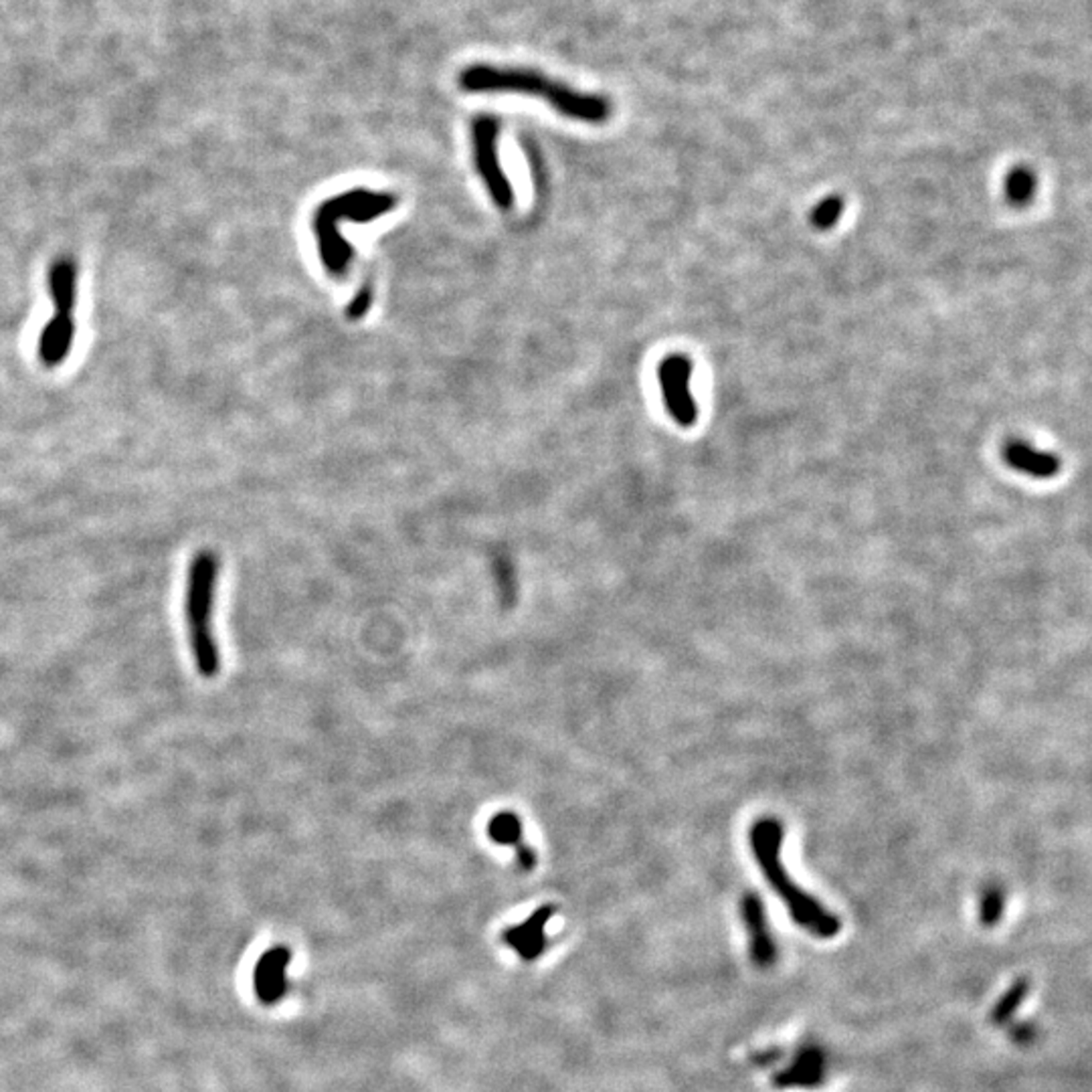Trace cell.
Instances as JSON below:
<instances>
[{"label": "cell", "mask_w": 1092, "mask_h": 1092, "mask_svg": "<svg viewBox=\"0 0 1092 1092\" xmlns=\"http://www.w3.org/2000/svg\"><path fill=\"white\" fill-rule=\"evenodd\" d=\"M467 93H520L545 100L564 118L585 123H603L611 118V102L597 93H580L548 75L522 67H497L476 63L458 77Z\"/></svg>", "instance_id": "1"}, {"label": "cell", "mask_w": 1092, "mask_h": 1092, "mask_svg": "<svg viewBox=\"0 0 1092 1092\" xmlns=\"http://www.w3.org/2000/svg\"><path fill=\"white\" fill-rule=\"evenodd\" d=\"M399 199L393 192L370 190V188H350L336 197H330L318 204L312 215V231L318 243V255L330 278L342 280L350 271L354 261V247L350 241L340 237V225L349 223H372L379 217L395 211Z\"/></svg>", "instance_id": "2"}, {"label": "cell", "mask_w": 1092, "mask_h": 1092, "mask_svg": "<svg viewBox=\"0 0 1092 1092\" xmlns=\"http://www.w3.org/2000/svg\"><path fill=\"white\" fill-rule=\"evenodd\" d=\"M220 561L211 548L197 550L187 569L185 624L192 663L203 680L220 674V649L213 633V611Z\"/></svg>", "instance_id": "3"}, {"label": "cell", "mask_w": 1092, "mask_h": 1092, "mask_svg": "<svg viewBox=\"0 0 1092 1092\" xmlns=\"http://www.w3.org/2000/svg\"><path fill=\"white\" fill-rule=\"evenodd\" d=\"M751 848L755 858L761 866L767 882L775 890L781 901L790 906L791 917L801 927H806L809 933L818 937H834L839 931V921L827 912L813 896L801 890L797 884L787 874L785 866L781 864V844H783V827L777 820L765 818L758 820L751 827Z\"/></svg>", "instance_id": "4"}, {"label": "cell", "mask_w": 1092, "mask_h": 1092, "mask_svg": "<svg viewBox=\"0 0 1092 1092\" xmlns=\"http://www.w3.org/2000/svg\"><path fill=\"white\" fill-rule=\"evenodd\" d=\"M500 120L490 114H480L472 122V156L476 172L480 174L483 187H486L490 199L497 209L510 211L514 209V187L506 176L500 155H497V142H500Z\"/></svg>", "instance_id": "5"}, {"label": "cell", "mask_w": 1092, "mask_h": 1092, "mask_svg": "<svg viewBox=\"0 0 1092 1092\" xmlns=\"http://www.w3.org/2000/svg\"><path fill=\"white\" fill-rule=\"evenodd\" d=\"M660 389L670 417L680 427H693L698 419V407L690 389L693 381V363L684 354H670L663 358L658 368Z\"/></svg>", "instance_id": "6"}, {"label": "cell", "mask_w": 1092, "mask_h": 1092, "mask_svg": "<svg viewBox=\"0 0 1092 1092\" xmlns=\"http://www.w3.org/2000/svg\"><path fill=\"white\" fill-rule=\"evenodd\" d=\"M555 915V906L545 905L534 910V915L516 927H510L502 933V941L518 953V957L527 963L536 961L546 949V924Z\"/></svg>", "instance_id": "7"}, {"label": "cell", "mask_w": 1092, "mask_h": 1092, "mask_svg": "<svg viewBox=\"0 0 1092 1092\" xmlns=\"http://www.w3.org/2000/svg\"><path fill=\"white\" fill-rule=\"evenodd\" d=\"M77 336L75 316L72 314H53L51 320L43 326L37 340V354L47 368L61 367L67 356L72 354Z\"/></svg>", "instance_id": "8"}, {"label": "cell", "mask_w": 1092, "mask_h": 1092, "mask_svg": "<svg viewBox=\"0 0 1092 1092\" xmlns=\"http://www.w3.org/2000/svg\"><path fill=\"white\" fill-rule=\"evenodd\" d=\"M289 961H292V953L282 945L261 955L255 967V993L264 1003H278L285 995Z\"/></svg>", "instance_id": "9"}, {"label": "cell", "mask_w": 1092, "mask_h": 1092, "mask_svg": "<svg viewBox=\"0 0 1092 1092\" xmlns=\"http://www.w3.org/2000/svg\"><path fill=\"white\" fill-rule=\"evenodd\" d=\"M1005 464L1014 467L1016 472L1028 474L1038 480L1054 478L1060 472V460L1054 453L1034 449L1026 441L1014 439L1003 448Z\"/></svg>", "instance_id": "10"}, {"label": "cell", "mask_w": 1092, "mask_h": 1092, "mask_svg": "<svg viewBox=\"0 0 1092 1092\" xmlns=\"http://www.w3.org/2000/svg\"><path fill=\"white\" fill-rule=\"evenodd\" d=\"M49 296L55 308V314H72L75 316L77 308V264L69 257L61 255L51 264L49 275Z\"/></svg>", "instance_id": "11"}, {"label": "cell", "mask_w": 1092, "mask_h": 1092, "mask_svg": "<svg viewBox=\"0 0 1092 1092\" xmlns=\"http://www.w3.org/2000/svg\"><path fill=\"white\" fill-rule=\"evenodd\" d=\"M742 919L746 933L751 938V955L757 963L767 965L775 957V945H773L769 922L765 915V906L761 898L757 894H746L742 901Z\"/></svg>", "instance_id": "12"}, {"label": "cell", "mask_w": 1092, "mask_h": 1092, "mask_svg": "<svg viewBox=\"0 0 1092 1092\" xmlns=\"http://www.w3.org/2000/svg\"><path fill=\"white\" fill-rule=\"evenodd\" d=\"M488 836L497 846H513L516 850V858L522 870H530L536 866V854L529 844H524L522 822L514 811H497L488 822Z\"/></svg>", "instance_id": "13"}, {"label": "cell", "mask_w": 1092, "mask_h": 1092, "mask_svg": "<svg viewBox=\"0 0 1092 1092\" xmlns=\"http://www.w3.org/2000/svg\"><path fill=\"white\" fill-rule=\"evenodd\" d=\"M1005 199L1014 206H1026L1035 192V176L1026 166H1016L1005 176Z\"/></svg>", "instance_id": "14"}, {"label": "cell", "mask_w": 1092, "mask_h": 1092, "mask_svg": "<svg viewBox=\"0 0 1092 1092\" xmlns=\"http://www.w3.org/2000/svg\"><path fill=\"white\" fill-rule=\"evenodd\" d=\"M820 1076H822V1060L811 1050V1052H806L804 1058L795 1064V1068L790 1074H783L779 1084L781 1086H809V1084H818Z\"/></svg>", "instance_id": "15"}, {"label": "cell", "mask_w": 1092, "mask_h": 1092, "mask_svg": "<svg viewBox=\"0 0 1092 1092\" xmlns=\"http://www.w3.org/2000/svg\"><path fill=\"white\" fill-rule=\"evenodd\" d=\"M841 213H844V199L838 197V195H832V197H825L820 204L813 206L809 220L815 229L827 231V229H832L834 225H838Z\"/></svg>", "instance_id": "16"}, {"label": "cell", "mask_w": 1092, "mask_h": 1092, "mask_svg": "<svg viewBox=\"0 0 1092 1092\" xmlns=\"http://www.w3.org/2000/svg\"><path fill=\"white\" fill-rule=\"evenodd\" d=\"M1003 912V892L1000 888H989L981 901V921L986 924H995Z\"/></svg>", "instance_id": "17"}, {"label": "cell", "mask_w": 1092, "mask_h": 1092, "mask_svg": "<svg viewBox=\"0 0 1092 1092\" xmlns=\"http://www.w3.org/2000/svg\"><path fill=\"white\" fill-rule=\"evenodd\" d=\"M372 300H375V294H372V287L367 284L363 285L358 292L354 294V298L350 300V303L347 306V318L352 322L363 320V318L368 314L370 306H372Z\"/></svg>", "instance_id": "18"}, {"label": "cell", "mask_w": 1092, "mask_h": 1092, "mask_svg": "<svg viewBox=\"0 0 1092 1092\" xmlns=\"http://www.w3.org/2000/svg\"><path fill=\"white\" fill-rule=\"evenodd\" d=\"M1024 995H1026V984L1024 981H1019V984L1014 987V991L1007 993L1003 1002L998 1005V1010H995V1014H993V1019L998 1021V1024H1003V1021L1014 1014L1018 1003L1024 1000Z\"/></svg>", "instance_id": "19"}]
</instances>
